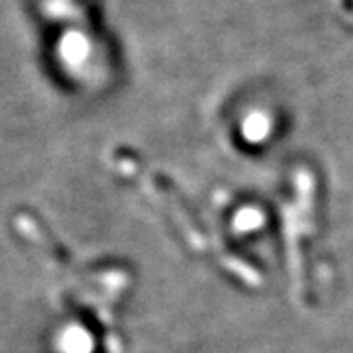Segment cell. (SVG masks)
<instances>
[{"label": "cell", "instance_id": "cell-1", "mask_svg": "<svg viewBox=\"0 0 353 353\" xmlns=\"http://www.w3.org/2000/svg\"><path fill=\"white\" fill-rule=\"evenodd\" d=\"M345 18H347L350 22H353V12H347V14H345Z\"/></svg>", "mask_w": 353, "mask_h": 353}]
</instances>
